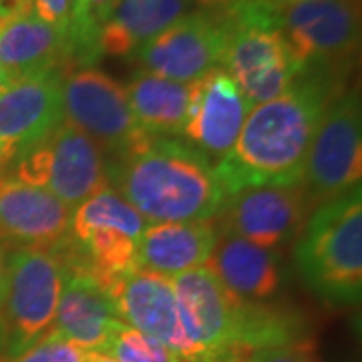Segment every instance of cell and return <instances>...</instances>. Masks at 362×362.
<instances>
[{
	"label": "cell",
	"mask_w": 362,
	"mask_h": 362,
	"mask_svg": "<svg viewBox=\"0 0 362 362\" xmlns=\"http://www.w3.org/2000/svg\"><path fill=\"white\" fill-rule=\"evenodd\" d=\"M344 73L306 69L290 89L247 113L233 147L216 165L223 194L254 187H294L326 109L344 89Z\"/></svg>",
	"instance_id": "cell-1"
},
{
	"label": "cell",
	"mask_w": 362,
	"mask_h": 362,
	"mask_svg": "<svg viewBox=\"0 0 362 362\" xmlns=\"http://www.w3.org/2000/svg\"><path fill=\"white\" fill-rule=\"evenodd\" d=\"M107 177L151 223L209 221L226 202L209 157L173 137H153L127 156L107 161Z\"/></svg>",
	"instance_id": "cell-2"
},
{
	"label": "cell",
	"mask_w": 362,
	"mask_h": 362,
	"mask_svg": "<svg viewBox=\"0 0 362 362\" xmlns=\"http://www.w3.org/2000/svg\"><path fill=\"white\" fill-rule=\"evenodd\" d=\"M216 14L226 33L221 69L244 93L250 107L268 103L300 75L280 28V11L266 0H246Z\"/></svg>",
	"instance_id": "cell-3"
},
{
	"label": "cell",
	"mask_w": 362,
	"mask_h": 362,
	"mask_svg": "<svg viewBox=\"0 0 362 362\" xmlns=\"http://www.w3.org/2000/svg\"><path fill=\"white\" fill-rule=\"evenodd\" d=\"M296 264L306 284L328 304H358L362 294L361 187L316 209L298 242Z\"/></svg>",
	"instance_id": "cell-4"
},
{
	"label": "cell",
	"mask_w": 362,
	"mask_h": 362,
	"mask_svg": "<svg viewBox=\"0 0 362 362\" xmlns=\"http://www.w3.org/2000/svg\"><path fill=\"white\" fill-rule=\"evenodd\" d=\"M63 280L65 264L54 250L18 247L11 254L0 286V362L51 332Z\"/></svg>",
	"instance_id": "cell-5"
},
{
	"label": "cell",
	"mask_w": 362,
	"mask_h": 362,
	"mask_svg": "<svg viewBox=\"0 0 362 362\" xmlns=\"http://www.w3.org/2000/svg\"><path fill=\"white\" fill-rule=\"evenodd\" d=\"M14 177L47 189L69 209L111 187L99 145L65 121L16 159Z\"/></svg>",
	"instance_id": "cell-6"
},
{
	"label": "cell",
	"mask_w": 362,
	"mask_h": 362,
	"mask_svg": "<svg viewBox=\"0 0 362 362\" xmlns=\"http://www.w3.org/2000/svg\"><path fill=\"white\" fill-rule=\"evenodd\" d=\"M63 121L85 133L113 159L153 139L135 123L125 87L95 66H81L63 75Z\"/></svg>",
	"instance_id": "cell-7"
},
{
	"label": "cell",
	"mask_w": 362,
	"mask_h": 362,
	"mask_svg": "<svg viewBox=\"0 0 362 362\" xmlns=\"http://www.w3.org/2000/svg\"><path fill=\"white\" fill-rule=\"evenodd\" d=\"M280 28L300 73H346L361 47V0H298L280 11Z\"/></svg>",
	"instance_id": "cell-8"
},
{
	"label": "cell",
	"mask_w": 362,
	"mask_h": 362,
	"mask_svg": "<svg viewBox=\"0 0 362 362\" xmlns=\"http://www.w3.org/2000/svg\"><path fill=\"white\" fill-rule=\"evenodd\" d=\"M362 115L358 89L344 90L326 109L304 163L308 204H326L361 187Z\"/></svg>",
	"instance_id": "cell-9"
},
{
	"label": "cell",
	"mask_w": 362,
	"mask_h": 362,
	"mask_svg": "<svg viewBox=\"0 0 362 362\" xmlns=\"http://www.w3.org/2000/svg\"><path fill=\"white\" fill-rule=\"evenodd\" d=\"M223 49L226 33L220 21L209 11H199L183 14L133 54L145 73L194 83L209 71L221 69Z\"/></svg>",
	"instance_id": "cell-10"
},
{
	"label": "cell",
	"mask_w": 362,
	"mask_h": 362,
	"mask_svg": "<svg viewBox=\"0 0 362 362\" xmlns=\"http://www.w3.org/2000/svg\"><path fill=\"white\" fill-rule=\"evenodd\" d=\"M63 71L11 78L0 89V147L18 159L63 123Z\"/></svg>",
	"instance_id": "cell-11"
},
{
	"label": "cell",
	"mask_w": 362,
	"mask_h": 362,
	"mask_svg": "<svg viewBox=\"0 0 362 362\" xmlns=\"http://www.w3.org/2000/svg\"><path fill=\"white\" fill-rule=\"evenodd\" d=\"M107 296L119 320L159 340L180 362H195V350L183 332L169 278L137 266L109 286Z\"/></svg>",
	"instance_id": "cell-12"
},
{
	"label": "cell",
	"mask_w": 362,
	"mask_h": 362,
	"mask_svg": "<svg viewBox=\"0 0 362 362\" xmlns=\"http://www.w3.org/2000/svg\"><path fill=\"white\" fill-rule=\"evenodd\" d=\"M308 207L302 185L254 187L228 195L218 216L223 235H238L270 250L296 235Z\"/></svg>",
	"instance_id": "cell-13"
},
{
	"label": "cell",
	"mask_w": 362,
	"mask_h": 362,
	"mask_svg": "<svg viewBox=\"0 0 362 362\" xmlns=\"http://www.w3.org/2000/svg\"><path fill=\"white\" fill-rule=\"evenodd\" d=\"M252 107L223 69L194 81L183 135L209 156L223 157L233 147Z\"/></svg>",
	"instance_id": "cell-14"
},
{
	"label": "cell",
	"mask_w": 362,
	"mask_h": 362,
	"mask_svg": "<svg viewBox=\"0 0 362 362\" xmlns=\"http://www.w3.org/2000/svg\"><path fill=\"white\" fill-rule=\"evenodd\" d=\"M73 209L47 189L0 175V240L52 250L71 235Z\"/></svg>",
	"instance_id": "cell-15"
},
{
	"label": "cell",
	"mask_w": 362,
	"mask_h": 362,
	"mask_svg": "<svg viewBox=\"0 0 362 362\" xmlns=\"http://www.w3.org/2000/svg\"><path fill=\"white\" fill-rule=\"evenodd\" d=\"M119 322L111 298L103 288L83 268L65 264V280L52 332L87 352H101Z\"/></svg>",
	"instance_id": "cell-16"
},
{
	"label": "cell",
	"mask_w": 362,
	"mask_h": 362,
	"mask_svg": "<svg viewBox=\"0 0 362 362\" xmlns=\"http://www.w3.org/2000/svg\"><path fill=\"white\" fill-rule=\"evenodd\" d=\"M218 235L209 221L149 223L137 244V266L173 280L183 272L204 266Z\"/></svg>",
	"instance_id": "cell-17"
},
{
	"label": "cell",
	"mask_w": 362,
	"mask_h": 362,
	"mask_svg": "<svg viewBox=\"0 0 362 362\" xmlns=\"http://www.w3.org/2000/svg\"><path fill=\"white\" fill-rule=\"evenodd\" d=\"M206 268L228 290L247 300H264L280 286L278 256L238 235H218Z\"/></svg>",
	"instance_id": "cell-18"
},
{
	"label": "cell",
	"mask_w": 362,
	"mask_h": 362,
	"mask_svg": "<svg viewBox=\"0 0 362 362\" xmlns=\"http://www.w3.org/2000/svg\"><path fill=\"white\" fill-rule=\"evenodd\" d=\"M0 65L11 78L51 69L63 71L65 37L35 14L0 18Z\"/></svg>",
	"instance_id": "cell-19"
},
{
	"label": "cell",
	"mask_w": 362,
	"mask_h": 362,
	"mask_svg": "<svg viewBox=\"0 0 362 362\" xmlns=\"http://www.w3.org/2000/svg\"><path fill=\"white\" fill-rule=\"evenodd\" d=\"M125 90L135 123L143 133L149 137H171L183 131L194 83H180L137 71Z\"/></svg>",
	"instance_id": "cell-20"
},
{
	"label": "cell",
	"mask_w": 362,
	"mask_h": 362,
	"mask_svg": "<svg viewBox=\"0 0 362 362\" xmlns=\"http://www.w3.org/2000/svg\"><path fill=\"white\" fill-rule=\"evenodd\" d=\"M187 0H117L101 28L103 54L127 57L183 16Z\"/></svg>",
	"instance_id": "cell-21"
},
{
	"label": "cell",
	"mask_w": 362,
	"mask_h": 362,
	"mask_svg": "<svg viewBox=\"0 0 362 362\" xmlns=\"http://www.w3.org/2000/svg\"><path fill=\"white\" fill-rule=\"evenodd\" d=\"M147 226V220L127 199H123L113 187H105L103 192L75 207L71 220V238L81 242L97 230H115L139 244Z\"/></svg>",
	"instance_id": "cell-22"
},
{
	"label": "cell",
	"mask_w": 362,
	"mask_h": 362,
	"mask_svg": "<svg viewBox=\"0 0 362 362\" xmlns=\"http://www.w3.org/2000/svg\"><path fill=\"white\" fill-rule=\"evenodd\" d=\"M101 352L117 362H180L177 356L159 340L147 337L123 320L113 328Z\"/></svg>",
	"instance_id": "cell-23"
},
{
	"label": "cell",
	"mask_w": 362,
	"mask_h": 362,
	"mask_svg": "<svg viewBox=\"0 0 362 362\" xmlns=\"http://www.w3.org/2000/svg\"><path fill=\"white\" fill-rule=\"evenodd\" d=\"M85 358H87V350L66 342L65 338H61L51 330L26 352L8 362H85Z\"/></svg>",
	"instance_id": "cell-24"
},
{
	"label": "cell",
	"mask_w": 362,
	"mask_h": 362,
	"mask_svg": "<svg viewBox=\"0 0 362 362\" xmlns=\"http://www.w3.org/2000/svg\"><path fill=\"white\" fill-rule=\"evenodd\" d=\"M246 362H318L316 344H288L254 350Z\"/></svg>",
	"instance_id": "cell-25"
},
{
	"label": "cell",
	"mask_w": 362,
	"mask_h": 362,
	"mask_svg": "<svg viewBox=\"0 0 362 362\" xmlns=\"http://www.w3.org/2000/svg\"><path fill=\"white\" fill-rule=\"evenodd\" d=\"M115 4L117 0H73V8H71V18L69 21L103 28L105 21L111 14Z\"/></svg>",
	"instance_id": "cell-26"
},
{
	"label": "cell",
	"mask_w": 362,
	"mask_h": 362,
	"mask_svg": "<svg viewBox=\"0 0 362 362\" xmlns=\"http://www.w3.org/2000/svg\"><path fill=\"white\" fill-rule=\"evenodd\" d=\"M30 2H33L35 16L59 28L61 33H65L69 18H71L73 0H30Z\"/></svg>",
	"instance_id": "cell-27"
},
{
	"label": "cell",
	"mask_w": 362,
	"mask_h": 362,
	"mask_svg": "<svg viewBox=\"0 0 362 362\" xmlns=\"http://www.w3.org/2000/svg\"><path fill=\"white\" fill-rule=\"evenodd\" d=\"M240 2H246V0H197V4L204 6L206 11H223V8H230Z\"/></svg>",
	"instance_id": "cell-28"
},
{
	"label": "cell",
	"mask_w": 362,
	"mask_h": 362,
	"mask_svg": "<svg viewBox=\"0 0 362 362\" xmlns=\"http://www.w3.org/2000/svg\"><path fill=\"white\" fill-rule=\"evenodd\" d=\"M85 362H117L115 358H111L109 354H105V352H97V350H93V352H87V358Z\"/></svg>",
	"instance_id": "cell-29"
},
{
	"label": "cell",
	"mask_w": 362,
	"mask_h": 362,
	"mask_svg": "<svg viewBox=\"0 0 362 362\" xmlns=\"http://www.w3.org/2000/svg\"><path fill=\"white\" fill-rule=\"evenodd\" d=\"M268 4H272L274 8H278V11H282L286 6H290V4H294L298 0H266Z\"/></svg>",
	"instance_id": "cell-30"
},
{
	"label": "cell",
	"mask_w": 362,
	"mask_h": 362,
	"mask_svg": "<svg viewBox=\"0 0 362 362\" xmlns=\"http://www.w3.org/2000/svg\"><path fill=\"white\" fill-rule=\"evenodd\" d=\"M11 161H13V159H11V156H8V153H6V151L0 147V175H2V171L6 169V165H8Z\"/></svg>",
	"instance_id": "cell-31"
},
{
	"label": "cell",
	"mask_w": 362,
	"mask_h": 362,
	"mask_svg": "<svg viewBox=\"0 0 362 362\" xmlns=\"http://www.w3.org/2000/svg\"><path fill=\"white\" fill-rule=\"evenodd\" d=\"M8 81H11V75H8V73L4 71V66L0 65V89H2V87H4V85L8 83Z\"/></svg>",
	"instance_id": "cell-32"
},
{
	"label": "cell",
	"mask_w": 362,
	"mask_h": 362,
	"mask_svg": "<svg viewBox=\"0 0 362 362\" xmlns=\"http://www.w3.org/2000/svg\"><path fill=\"white\" fill-rule=\"evenodd\" d=\"M4 266H6V259L0 254V286H2V280H4Z\"/></svg>",
	"instance_id": "cell-33"
}]
</instances>
